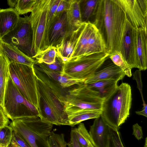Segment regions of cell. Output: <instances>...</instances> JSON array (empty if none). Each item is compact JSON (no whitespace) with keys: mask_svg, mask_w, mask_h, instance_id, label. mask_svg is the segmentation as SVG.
<instances>
[{"mask_svg":"<svg viewBox=\"0 0 147 147\" xmlns=\"http://www.w3.org/2000/svg\"><path fill=\"white\" fill-rule=\"evenodd\" d=\"M76 85L64 96L63 102L66 114L82 109L102 110L105 98L84 82Z\"/></svg>","mask_w":147,"mask_h":147,"instance_id":"6","label":"cell"},{"mask_svg":"<svg viewBox=\"0 0 147 147\" xmlns=\"http://www.w3.org/2000/svg\"><path fill=\"white\" fill-rule=\"evenodd\" d=\"M123 71L113 62L100 70H97L90 78L86 80L84 83L103 80H113L118 82L122 80L125 76Z\"/></svg>","mask_w":147,"mask_h":147,"instance_id":"17","label":"cell"},{"mask_svg":"<svg viewBox=\"0 0 147 147\" xmlns=\"http://www.w3.org/2000/svg\"><path fill=\"white\" fill-rule=\"evenodd\" d=\"M11 140L21 147H30L20 135L14 131H13Z\"/></svg>","mask_w":147,"mask_h":147,"instance_id":"38","label":"cell"},{"mask_svg":"<svg viewBox=\"0 0 147 147\" xmlns=\"http://www.w3.org/2000/svg\"><path fill=\"white\" fill-rule=\"evenodd\" d=\"M120 52L131 69L138 68L136 30L127 19Z\"/></svg>","mask_w":147,"mask_h":147,"instance_id":"11","label":"cell"},{"mask_svg":"<svg viewBox=\"0 0 147 147\" xmlns=\"http://www.w3.org/2000/svg\"><path fill=\"white\" fill-rule=\"evenodd\" d=\"M118 82L113 80H103L85 84L90 88L98 93L100 96L105 99L117 86Z\"/></svg>","mask_w":147,"mask_h":147,"instance_id":"25","label":"cell"},{"mask_svg":"<svg viewBox=\"0 0 147 147\" xmlns=\"http://www.w3.org/2000/svg\"><path fill=\"white\" fill-rule=\"evenodd\" d=\"M50 1L36 0L29 16L32 32V58L49 47L45 31L47 16Z\"/></svg>","mask_w":147,"mask_h":147,"instance_id":"9","label":"cell"},{"mask_svg":"<svg viewBox=\"0 0 147 147\" xmlns=\"http://www.w3.org/2000/svg\"><path fill=\"white\" fill-rule=\"evenodd\" d=\"M56 56V47L49 46L34 57L33 59L36 60L38 63L51 64L55 62Z\"/></svg>","mask_w":147,"mask_h":147,"instance_id":"29","label":"cell"},{"mask_svg":"<svg viewBox=\"0 0 147 147\" xmlns=\"http://www.w3.org/2000/svg\"><path fill=\"white\" fill-rule=\"evenodd\" d=\"M136 32L138 68L140 71L145 70L147 68V31L138 29Z\"/></svg>","mask_w":147,"mask_h":147,"instance_id":"19","label":"cell"},{"mask_svg":"<svg viewBox=\"0 0 147 147\" xmlns=\"http://www.w3.org/2000/svg\"><path fill=\"white\" fill-rule=\"evenodd\" d=\"M1 40L16 47L26 55L32 58V32L29 16L20 17L16 26Z\"/></svg>","mask_w":147,"mask_h":147,"instance_id":"10","label":"cell"},{"mask_svg":"<svg viewBox=\"0 0 147 147\" xmlns=\"http://www.w3.org/2000/svg\"><path fill=\"white\" fill-rule=\"evenodd\" d=\"M13 130L8 125L0 127V144L9 147L12 137Z\"/></svg>","mask_w":147,"mask_h":147,"instance_id":"35","label":"cell"},{"mask_svg":"<svg viewBox=\"0 0 147 147\" xmlns=\"http://www.w3.org/2000/svg\"><path fill=\"white\" fill-rule=\"evenodd\" d=\"M70 0H60L54 14L56 17L62 13L67 11L70 5Z\"/></svg>","mask_w":147,"mask_h":147,"instance_id":"37","label":"cell"},{"mask_svg":"<svg viewBox=\"0 0 147 147\" xmlns=\"http://www.w3.org/2000/svg\"><path fill=\"white\" fill-rule=\"evenodd\" d=\"M133 132L132 134L138 140L143 138V134L142 128L139 124L136 123L133 126Z\"/></svg>","mask_w":147,"mask_h":147,"instance_id":"40","label":"cell"},{"mask_svg":"<svg viewBox=\"0 0 147 147\" xmlns=\"http://www.w3.org/2000/svg\"><path fill=\"white\" fill-rule=\"evenodd\" d=\"M143 107L142 110L140 111L136 112V113L139 115L147 117V105L145 103H143Z\"/></svg>","mask_w":147,"mask_h":147,"instance_id":"42","label":"cell"},{"mask_svg":"<svg viewBox=\"0 0 147 147\" xmlns=\"http://www.w3.org/2000/svg\"><path fill=\"white\" fill-rule=\"evenodd\" d=\"M9 147H21L18 145L14 142L11 140Z\"/></svg>","mask_w":147,"mask_h":147,"instance_id":"44","label":"cell"},{"mask_svg":"<svg viewBox=\"0 0 147 147\" xmlns=\"http://www.w3.org/2000/svg\"><path fill=\"white\" fill-rule=\"evenodd\" d=\"M93 23L101 34L109 56L120 52L127 21L125 12L116 0H99Z\"/></svg>","mask_w":147,"mask_h":147,"instance_id":"1","label":"cell"},{"mask_svg":"<svg viewBox=\"0 0 147 147\" xmlns=\"http://www.w3.org/2000/svg\"><path fill=\"white\" fill-rule=\"evenodd\" d=\"M35 64L41 71L49 78L58 84L62 88L68 87L80 83L84 82L81 80L72 78L62 72L50 70L43 63L36 62Z\"/></svg>","mask_w":147,"mask_h":147,"instance_id":"21","label":"cell"},{"mask_svg":"<svg viewBox=\"0 0 147 147\" xmlns=\"http://www.w3.org/2000/svg\"><path fill=\"white\" fill-rule=\"evenodd\" d=\"M9 72L11 78L21 94L37 109L42 119L40 96L33 67L12 62L9 65Z\"/></svg>","mask_w":147,"mask_h":147,"instance_id":"4","label":"cell"},{"mask_svg":"<svg viewBox=\"0 0 147 147\" xmlns=\"http://www.w3.org/2000/svg\"><path fill=\"white\" fill-rule=\"evenodd\" d=\"M109 57L114 64L123 71L125 75L129 77L131 76V69L128 66L120 52H115Z\"/></svg>","mask_w":147,"mask_h":147,"instance_id":"32","label":"cell"},{"mask_svg":"<svg viewBox=\"0 0 147 147\" xmlns=\"http://www.w3.org/2000/svg\"><path fill=\"white\" fill-rule=\"evenodd\" d=\"M108 128L101 115L95 119L89 133L95 147H107Z\"/></svg>","mask_w":147,"mask_h":147,"instance_id":"15","label":"cell"},{"mask_svg":"<svg viewBox=\"0 0 147 147\" xmlns=\"http://www.w3.org/2000/svg\"><path fill=\"white\" fill-rule=\"evenodd\" d=\"M103 52H106L105 45L101 34L95 26L88 38L84 55Z\"/></svg>","mask_w":147,"mask_h":147,"instance_id":"24","label":"cell"},{"mask_svg":"<svg viewBox=\"0 0 147 147\" xmlns=\"http://www.w3.org/2000/svg\"><path fill=\"white\" fill-rule=\"evenodd\" d=\"M0 54L6 57L10 63L14 62L33 67L37 62L23 53L17 47L0 40Z\"/></svg>","mask_w":147,"mask_h":147,"instance_id":"14","label":"cell"},{"mask_svg":"<svg viewBox=\"0 0 147 147\" xmlns=\"http://www.w3.org/2000/svg\"><path fill=\"white\" fill-rule=\"evenodd\" d=\"M10 63L5 57L0 54V107L3 109L7 81L9 76Z\"/></svg>","mask_w":147,"mask_h":147,"instance_id":"26","label":"cell"},{"mask_svg":"<svg viewBox=\"0 0 147 147\" xmlns=\"http://www.w3.org/2000/svg\"><path fill=\"white\" fill-rule=\"evenodd\" d=\"M80 0H70L69 7L67 11L66 34L71 33L77 30L83 22L80 7Z\"/></svg>","mask_w":147,"mask_h":147,"instance_id":"22","label":"cell"},{"mask_svg":"<svg viewBox=\"0 0 147 147\" xmlns=\"http://www.w3.org/2000/svg\"><path fill=\"white\" fill-rule=\"evenodd\" d=\"M107 147H124L118 130L109 126Z\"/></svg>","mask_w":147,"mask_h":147,"instance_id":"33","label":"cell"},{"mask_svg":"<svg viewBox=\"0 0 147 147\" xmlns=\"http://www.w3.org/2000/svg\"><path fill=\"white\" fill-rule=\"evenodd\" d=\"M45 66L49 69L53 71L62 72L63 63L61 59L56 56L55 61L51 64L44 63Z\"/></svg>","mask_w":147,"mask_h":147,"instance_id":"36","label":"cell"},{"mask_svg":"<svg viewBox=\"0 0 147 147\" xmlns=\"http://www.w3.org/2000/svg\"><path fill=\"white\" fill-rule=\"evenodd\" d=\"M101 110L82 109L67 113L69 125L74 127L82 122L95 119L101 114Z\"/></svg>","mask_w":147,"mask_h":147,"instance_id":"23","label":"cell"},{"mask_svg":"<svg viewBox=\"0 0 147 147\" xmlns=\"http://www.w3.org/2000/svg\"><path fill=\"white\" fill-rule=\"evenodd\" d=\"M49 36V46L56 47L67 33V11L55 17Z\"/></svg>","mask_w":147,"mask_h":147,"instance_id":"16","label":"cell"},{"mask_svg":"<svg viewBox=\"0 0 147 147\" xmlns=\"http://www.w3.org/2000/svg\"><path fill=\"white\" fill-rule=\"evenodd\" d=\"M0 147H4L2 145L0 144Z\"/></svg>","mask_w":147,"mask_h":147,"instance_id":"45","label":"cell"},{"mask_svg":"<svg viewBox=\"0 0 147 147\" xmlns=\"http://www.w3.org/2000/svg\"><path fill=\"white\" fill-rule=\"evenodd\" d=\"M53 125L35 115L15 119L9 126L30 147H38L37 142L44 144L52 131Z\"/></svg>","mask_w":147,"mask_h":147,"instance_id":"5","label":"cell"},{"mask_svg":"<svg viewBox=\"0 0 147 147\" xmlns=\"http://www.w3.org/2000/svg\"><path fill=\"white\" fill-rule=\"evenodd\" d=\"M67 146L68 147H81L78 141L74 129H72L71 130L70 140L67 143Z\"/></svg>","mask_w":147,"mask_h":147,"instance_id":"39","label":"cell"},{"mask_svg":"<svg viewBox=\"0 0 147 147\" xmlns=\"http://www.w3.org/2000/svg\"><path fill=\"white\" fill-rule=\"evenodd\" d=\"M83 22L77 30L71 33L66 34L60 43L55 47L57 55L61 59L63 63L66 62L69 60L81 30Z\"/></svg>","mask_w":147,"mask_h":147,"instance_id":"13","label":"cell"},{"mask_svg":"<svg viewBox=\"0 0 147 147\" xmlns=\"http://www.w3.org/2000/svg\"><path fill=\"white\" fill-rule=\"evenodd\" d=\"M125 12L127 19L136 30L147 31V13L141 9L138 0H116Z\"/></svg>","mask_w":147,"mask_h":147,"instance_id":"12","label":"cell"},{"mask_svg":"<svg viewBox=\"0 0 147 147\" xmlns=\"http://www.w3.org/2000/svg\"><path fill=\"white\" fill-rule=\"evenodd\" d=\"M109 56L106 53L82 55L63 63L62 73L84 82L95 73Z\"/></svg>","mask_w":147,"mask_h":147,"instance_id":"8","label":"cell"},{"mask_svg":"<svg viewBox=\"0 0 147 147\" xmlns=\"http://www.w3.org/2000/svg\"><path fill=\"white\" fill-rule=\"evenodd\" d=\"M2 109L7 118L12 121L35 115L41 118L37 109L21 94L9 74L6 83Z\"/></svg>","mask_w":147,"mask_h":147,"instance_id":"7","label":"cell"},{"mask_svg":"<svg viewBox=\"0 0 147 147\" xmlns=\"http://www.w3.org/2000/svg\"><path fill=\"white\" fill-rule=\"evenodd\" d=\"M18 0H8L7 3L9 8L15 9L17 4Z\"/></svg>","mask_w":147,"mask_h":147,"instance_id":"43","label":"cell"},{"mask_svg":"<svg viewBox=\"0 0 147 147\" xmlns=\"http://www.w3.org/2000/svg\"><path fill=\"white\" fill-rule=\"evenodd\" d=\"M44 144L46 147H67V143L63 134H58L52 131Z\"/></svg>","mask_w":147,"mask_h":147,"instance_id":"31","label":"cell"},{"mask_svg":"<svg viewBox=\"0 0 147 147\" xmlns=\"http://www.w3.org/2000/svg\"><path fill=\"white\" fill-rule=\"evenodd\" d=\"M36 0H18L15 9L20 15L31 12Z\"/></svg>","mask_w":147,"mask_h":147,"instance_id":"34","label":"cell"},{"mask_svg":"<svg viewBox=\"0 0 147 147\" xmlns=\"http://www.w3.org/2000/svg\"><path fill=\"white\" fill-rule=\"evenodd\" d=\"M99 0H80V7L82 22H90L94 16Z\"/></svg>","mask_w":147,"mask_h":147,"instance_id":"27","label":"cell"},{"mask_svg":"<svg viewBox=\"0 0 147 147\" xmlns=\"http://www.w3.org/2000/svg\"><path fill=\"white\" fill-rule=\"evenodd\" d=\"M20 18L15 9H0V40L16 26Z\"/></svg>","mask_w":147,"mask_h":147,"instance_id":"18","label":"cell"},{"mask_svg":"<svg viewBox=\"0 0 147 147\" xmlns=\"http://www.w3.org/2000/svg\"><path fill=\"white\" fill-rule=\"evenodd\" d=\"M33 68L40 96L42 119L53 125H69L61 88L41 71L35 64Z\"/></svg>","mask_w":147,"mask_h":147,"instance_id":"2","label":"cell"},{"mask_svg":"<svg viewBox=\"0 0 147 147\" xmlns=\"http://www.w3.org/2000/svg\"><path fill=\"white\" fill-rule=\"evenodd\" d=\"M9 120L4 113L2 108L0 107V127L8 125Z\"/></svg>","mask_w":147,"mask_h":147,"instance_id":"41","label":"cell"},{"mask_svg":"<svg viewBox=\"0 0 147 147\" xmlns=\"http://www.w3.org/2000/svg\"><path fill=\"white\" fill-rule=\"evenodd\" d=\"M95 26L90 22H83L81 30L69 60L84 55L88 38Z\"/></svg>","mask_w":147,"mask_h":147,"instance_id":"20","label":"cell"},{"mask_svg":"<svg viewBox=\"0 0 147 147\" xmlns=\"http://www.w3.org/2000/svg\"><path fill=\"white\" fill-rule=\"evenodd\" d=\"M60 0H51L47 13L46 28V38L47 44L49 46V36L51 29L55 20L54 14Z\"/></svg>","mask_w":147,"mask_h":147,"instance_id":"30","label":"cell"},{"mask_svg":"<svg viewBox=\"0 0 147 147\" xmlns=\"http://www.w3.org/2000/svg\"><path fill=\"white\" fill-rule=\"evenodd\" d=\"M73 129L81 147H95L83 123H80L77 127Z\"/></svg>","mask_w":147,"mask_h":147,"instance_id":"28","label":"cell"},{"mask_svg":"<svg viewBox=\"0 0 147 147\" xmlns=\"http://www.w3.org/2000/svg\"><path fill=\"white\" fill-rule=\"evenodd\" d=\"M131 88L126 83L117 86L103 103L101 115L109 126L118 130L129 115Z\"/></svg>","mask_w":147,"mask_h":147,"instance_id":"3","label":"cell"}]
</instances>
